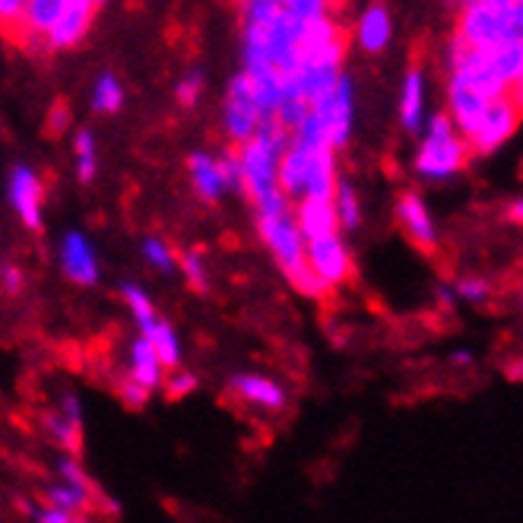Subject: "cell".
Listing matches in <instances>:
<instances>
[{
  "label": "cell",
  "instance_id": "obj_1",
  "mask_svg": "<svg viewBox=\"0 0 523 523\" xmlns=\"http://www.w3.org/2000/svg\"><path fill=\"white\" fill-rule=\"evenodd\" d=\"M523 39V7L492 10L482 0H466L460 20V45L473 51H495L498 45Z\"/></svg>",
  "mask_w": 523,
  "mask_h": 523
},
{
  "label": "cell",
  "instance_id": "obj_2",
  "mask_svg": "<svg viewBox=\"0 0 523 523\" xmlns=\"http://www.w3.org/2000/svg\"><path fill=\"white\" fill-rule=\"evenodd\" d=\"M466 159H470V146L457 134L447 115H438L428 124V134L416 153V175L425 181H447L457 172H463Z\"/></svg>",
  "mask_w": 523,
  "mask_h": 523
},
{
  "label": "cell",
  "instance_id": "obj_3",
  "mask_svg": "<svg viewBox=\"0 0 523 523\" xmlns=\"http://www.w3.org/2000/svg\"><path fill=\"white\" fill-rule=\"evenodd\" d=\"M451 80H460L463 86H470L476 96L485 102H495L508 96V83L501 80V73L495 70L492 58L485 51H473L466 45H454V73Z\"/></svg>",
  "mask_w": 523,
  "mask_h": 523
},
{
  "label": "cell",
  "instance_id": "obj_4",
  "mask_svg": "<svg viewBox=\"0 0 523 523\" xmlns=\"http://www.w3.org/2000/svg\"><path fill=\"white\" fill-rule=\"evenodd\" d=\"M257 232L286 276L305 264V238L298 232L292 213L289 216H257Z\"/></svg>",
  "mask_w": 523,
  "mask_h": 523
},
{
  "label": "cell",
  "instance_id": "obj_5",
  "mask_svg": "<svg viewBox=\"0 0 523 523\" xmlns=\"http://www.w3.org/2000/svg\"><path fill=\"white\" fill-rule=\"evenodd\" d=\"M517 118H520V99L504 96V99L489 102V108L482 111L479 124L473 127V134L466 137V146L479 156L495 153L501 143L511 140V134L517 130Z\"/></svg>",
  "mask_w": 523,
  "mask_h": 523
},
{
  "label": "cell",
  "instance_id": "obj_6",
  "mask_svg": "<svg viewBox=\"0 0 523 523\" xmlns=\"http://www.w3.org/2000/svg\"><path fill=\"white\" fill-rule=\"evenodd\" d=\"M305 260H308V267L314 270V276L321 279L327 289L343 286L346 279L352 276V254H349L340 232L305 241Z\"/></svg>",
  "mask_w": 523,
  "mask_h": 523
},
{
  "label": "cell",
  "instance_id": "obj_7",
  "mask_svg": "<svg viewBox=\"0 0 523 523\" xmlns=\"http://www.w3.org/2000/svg\"><path fill=\"white\" fill-rule=\"evenodd\" d=\"M311 111L324 127L327 146L343 149L349 143V134H352V83L346 77H340L333 92H327L321 102H314Z\"/></svg>",
  "mask_w": 523,
  "mask_h": 523
},
{
  "label": "cell",
  "instance_id": "obj_8",
  "mask_svg": "<svg viewBox=\"0 0 523 523\" xmlns=\"http://www.w3.org/2000/svg\"><path fill=\"white\" fill-rule=\"evenodd\" d=\"M58 264L64 270V276L70 283H77L83 289H92L99 283L102 276V264H99V254L96 245L83 235V232H67L58 245Z\"/></svg>",
  "mask_w": 523,
  "mask_h": 523
},
{
  "label": "cell",
  "instance_id": "obj_9",
  "mask_svg": "<svg viewBox=\"0 0 523 523\" xmlns=\"http://www.w3.org/2000/svg\"><path fill=\"white\" fill-rule=\"evenodd\" d=\"M7 200L16 210V216L23 219L26 229H42V213H45V188L39 175L29 165H16L7 178Z\"/></svg>",
  "mask_w": 523,
  "mask_h": 523
},
{
  "label": "cell",
  "instance_id": "obj_10",
  "mask_svg": "<svg viewBox=\"0 0 523 523\" xmlns=\"http://www.w3.org/2000/svg\"><path fill=\"white\" fill-rule=\"evenodd\" d=\"M226 134L232 143H248L254 134L260 121H264V115H260V108L251 96V86H248V77L245 73H238V77L232 80L229 86V99H226Z\"/></svg>",
  "mask_w": 523,
  "mask_h": 523
},
{
  "label": "cell",
  "instance_id": "obj_11",
  "mask_svg": "<svg viewBox=\"0 0 523 523\" xmlns=\"http://www.w3.org/2000/svg\"><path fill=\"white\" fill-rule=\"evenodd\" d=\"M397 222L403 226L406 238L413 241L416 248L422 251H435L438 248V229H435V219L428 213L425 200L413 191L400 194L397 200Z\"/></svg>",
  "mask_w": 523,
  "mask_h": 523
},
{
  "label": "cell",
  "instance_id": "obj_12",
  "mask_svg": "<svg viewBox=\"0 0 523 523\" xmlns=\"http://www.w3.org/2000/svg\"><path fill=\"white\" fill-rule=\"evenodd\" d=\"M92 13H96V0H67L61 16H58V23H54V29L48 32L45 45L54 48V51L77 45L86 35L89 23H92Z\"/></svg>",
  "mask_w": 523,
  "mask_h": 523
},
{
  "label": "cell",
  "instance_id": "obj_13",
  "mask_svg": "<svg viewBox=\"0 0 523 523\" xmlns=\"http://www.w3.org/2000/svg\"><path fill=\"white\" fill-rule=\"evenodd\" d=\"M229 390L245 403H251L257 409H267V413H279V409H286V390L279 387L276 381L264 378V375H232Z\"/></svg>",
  "mask_w": 523,
  "mask_h": 523
},
{
  "label": "cell",
  "instance_id": "obj_14",
  "mask_svg": "<svg viewBox=\"0 0 523 523\" xmlns=\"http://www.w3.org/2000/svg\"><path fill=\"white\" fill-rule=\"evenodd\" d=\"M127 378L140 384L143 390H159L162 381H165V368L156 356V349L149 346L146 336H137L134 343H130V356H127Z\"/></svg>",
  "mask_w": 523,
  "mask_h": 523
},
{
  "label": "cell",
  "instance_id": "obj_15",
  "mask_svg": "<svg viewBox=\"0 0 523 523\" xmlns=\"http://www.w3.org/2000/svg\"><path fill=\"white\" fill-rule=\"evenodd\" d=\"M292 219H295V226H298V232H302L305 241L340 232V226H336V213H333V200H311V197L298 200Z\"/></svg>",
  "mask_w": 523,
  "mask_h": 523
},
{
  "label": "cell",
  "instance_id": "obj_16",
  "mask_svg": "<svg viewBox=\"0 0 523 523\" xmlns=\"http://www.w3.org/2000/svg\"><path fill=\"white\" fill-rule=\"evenodd\" d=\"M340 178H336V159L333 149H314L308 156V181H305V200H333V191Z\"/></svg>",
  "mask_w": 523,
  "mask_h": 523
},
{
  "label": "cell",
  "instance_id": "obj_17",
  "mask_svg": "<svg viewBox=\"0 0 523 523\" xmlns=\"http://www.w3.org/2000/svg\"><path fill=\"white\" fill-rule=\"evenodd\" d=\"M67 0H26L23 10V45L45 42L48 32L58 23Z\"/></svg>",
  "mask_w": 523,
  "mask_h": 523
},
{
  "label": "cell",
  "instance_id": "obj_18",
  "mask_svg": "<svg viewBox=\"0 0 523 523\" xmlns=\"http://www.w3.org/2000/svg\"><path fill=\"white\" fill-rule=\"evenodd\" d=\"M485 108H489V102L476 96L470 86H463L460 80H451V124L460 127L463 140L473 134V127L479 124Z\"/></svg>",
  "mask_w": 523,
  "mask_h": 523
},
{
  "label": "cell",
  "instance_id": "obj_19",
  "mask_svg": "<svg viewBox=\"0 0 523 523\" xmlns=\"http://www.w3.org/2000/svg\"><path fill=\"white\" fill-rule=\"evenodd\" d=\"M45 501L51 508L86 514L96 504V489H92V482H54L45 489Z\"/></svg>",
  "mask_w": 523,
  "mask_h": 523
},
{
  "label": "cell",
  "instance_id": "obj_20",
  "mask_svg": "<svg viewBox=\"0 0 523 523\" xmlns=\"http://www.w3.org/2000/svg\"><path fill=\"white\" fill-rule=\"evenodd\" d=\"M390 42V13L384 4H371L359 20V45L368 54L384 51Z\"/></svg>",
  "mask_w": 523,
  "mask_h": 523
},
{
  "label": "cell",
  "instance_id": "obj_21",
  "mask_svg": "<svg viewBox=\"0 0 523 523\" xmlns=\"http://www.w3.org/2000/svg\"><path fill=\"white\" fill-rule=\"evenodd\" d=\"M188 172H191V184L194 191L207 200V203H216L222 194H226V188H222V178H219V165L213 156L207 153H194L188 159Z\"/></svg>",
  "mask_w": 523,
  "mask_h": 523
},
{
  "label": "cell",
  "instance_id": "obj_22",
  "mask_svg": "<svg viewBox=\"0 0 523 523\" xmlns=\"http://www.w3.org/2000/svg\"><path fill=\"white\" fill-rule=\"evenodd\" d=\"M146 340H149V346L156 349V356H159V362H162V368L165 371H178L181 368V359H184V346H181V336H178V330L168 324V321H156V327L149 330V333H143Z\"/></svg>",
  "mask_w": 523,
  "mask_h": 523
},
{
  "label": "cell",
  "instance_id": "obj_23",
  "mask_svg": "<svg viewBox=\"0 0 523 523\" xmlns=\"http://www.w3.org/2000/svg\"><path fill=\"white\" fill-rule=\"evenodd\" d=\"M400 118L406 130H419L425 121V83L422 70H409L403 83V99H400Z\"/></svg>",
  "mask_w": 523,
  "mask_h": 523
},
{
  "label": "cell",
  "instance_id": "obj_24",
  "mask_svg": "<svg viewBox=\"0 0 523 523\" xmlns=\"http://www.w3.org/2000/svg\"><path fill=\"white\" fill-rule=\"evenodd\" d=\"M121 298H124V305H127L130 317H134V324L140 327V336L156 327L159 314H156V305H153V295H146L143 286H137V283H121Z\"/></svg>",
  "mask_w": 523,
  "mask_h": 523
},
{
  "label": "cell",
  "instance_id": "obj_25",
  "mask_svg": "<svg viewBox=\"0 0 523 523\" xmlns=\"http://www.w3.org/2000/svg\"><path fill=\"white\" fill-rule=\"evenodd\" d=\"M42 422H45V432H48V438L54 444L64 447V451H70V454H80V447H83V425L64 419L58 409H54V413H45Z\"/></svg>",
  "mask_w": 523,
  "mask_h": 523
},
{
  "label": "cell",
  "instance_id": "obj_26",
  "mask_svg": "<svg viewBox=\"0 0 523 523\" xmlns=\"http://www.w3.org/2000/svg\"><path fill=\"white\" fill-rule=\"evenodd\" d=\"M333 213H336V226L346 232H356L362 226V203L359 194L349 188V184H336L333 191Z\"/></svg>",
  "mask_w": 523,
  "mask_h": 523
},
{
  "label": "cell",
  "instance_id": "obj_27",
  "mask_svg": "<svg viewBox=\"0 0 523 523\" xmlns=\"http://www.w3.org/2000/svg\"><path fill=\"white\" fill-rule=\"evenodd\" d=\"M178 270H181L184 279H188V286L194 292H207L210 289V270H207V257H203V251H197V248L184 251L178 257Z\"/></svg>",
  "mask_w": 523,
  "mask_h": 523
},
{
  "label": "cell",
  "instance_id": "obj_28",
  "mask_svg": "<svg viewBox=\"0 0 523 523\" xmlns=\"http://www.w3.org/2000/svg\"><path fill=\"white\" fill-rule=\"evenodd\" d=\"M73 149H77V178L83 184H89L99 172V156H96V137L89 130H80L77 140H73Z\"/></svg>",
  "mask_w": 523,
  "mask_h": 523
},
{
  "label": "cell",
  "instance_id": "obj_29",
  "mask_svg": "<svg viewBox=\"0 0 523 523\" xmlns=\"http://www.w3.org/2000/svg\"><path fill=\"white\" fill-rule=\"evenodd\" d=\"M140 251H143V260H146V264L153 267L156 273H162V276L175 273V267H178V257H175V251L168 248L162 238H143Z\"/></svg>",
  "mask_w": 523,
  "mask_h": 523
},
{
  "label": "cell",
  "instance_id": "obj_30",
  "mask_svg": "<svg viewBox=\"0 0 523 523\" xmlns=\"http://www.w3.org/2000/svg\"><path fill=\"white\" fill-rule=\"evenodd\" d=\"M124 105V89L115 77H99L96 83V92H92V108L102 111V115H111V111H118Z\"/></svg>",
  "mask_w": 523,
  "mask_h": 523
},
{
  "label": "cell",
  "instance_id": "obj_31",
  "mask_svg": "<svg viewBox=\"0 0 523 523\" xmlns=\"http://www.w3.org/2000/svg\"><path fill=\"white\" fill-rule=\"evenodd\" d=\"M279 10H283V4H279V0H241V13H245V29L267 26Z\"/></svg>",
  "mask_w": 523,
  "mask_h": 523
},
{
  "label": "cell",
  "instance_id": "obj_32",
  "mask_svg": "<svg viewBox=\"0 0 523 523\" xmlns=\"http://www.w3.org/2000/svg\"><path fill=\"white\" fill-rule=\"evenodd\" d=\"M23 10L26 0H0V29L16 42H23Z\"/></svg>",
  "mask_w": 523,
  "mask_h": 523
},
{
  "label": "cell",
  "instance_id": "obj_33",
  "mask_svg": "<svg viewBox=\"0 0 523 523\" xmlns=\"http://www.w3.org/2000/svg\"><path fill=\"white\" fill-rule=\"evenodd\" d=\"M454 295H457V302H470V305H482L485 298L492 295V286L485 283L482 276H463L457 279V286H454Z\"/></svg>",
  "mask_w": 523,
  "mask_h": 523
},
{
  "label": "cell",
  "instance_id": "obj_34",
  "mask_svg": "<svg viewBox=\"0 0 523 523\" xmlns=\"http://www.w3.org/2000/svg\"><path fill=\"white\" fill-rule=\"evenodd\" d=\"M26 514H29L32 523H92L86 514L61 511V508H51V504H45V508H35V504L26 501Z\"/></svg>",
  "mask_w": 523,
  "mask_h": 523
},
{
  "label": "cell",
  "instance_id": "obj_35",
  "mask_svg": "<svg viewBox=\"0 0 523 523\" xmlns=\"http://www.w3.org/2000/svg\"><path fill=\"white\" fill-rule=\"evenodd\" d=\"M165 384V394H168V400H184V397H191L194 390H197V375L194 371H172V378L168 381H162Z\"/></svg>",
  "mask_w": 523,
  "mask_h": 523
},
{
  "label": "cell",
  "instance_id": "obj_36",
  "mask_svg": "<svg viewBox=\"0 0 523 523\" xmlns=\"http://www.w3.org/2000/svg\"><path fill=\"white\" fill-rule=\"evenodd\" d=\"M216 165H219L222 188L241 194V168H238V156H235V153H226V156H219V159H216Z\"/></svg>",
  "mask_w": 523,
  "mask_h": 523
},
{
  "label": "cell",
  "instance_id": "obj_37",
  "mask_svg": "<svg viewBox=\"0 0 523 523\" xmlns=\"http://www.w3.org/2000/svg\"><path fill=\"white\" fill-rule=\"evenodd\" d=\"M26 289V273L16 267V264H7L0 270V292L4 295H20Z\"/></svg>",
  "mask_w": 523,
  "mask_h": 523
},
{
  "label": "cell",
  "instance_id": "obj_38",
  "mask_svg": "<svg viewBox=\"0 0 523 523\" xmlns=\"http://www.w3.org/2000/svg\"><path fill=\"white\" fill-rule=\"evenodd\" d=\"M200 89H203V77L194 70V73H188V77L178 83V102L191 108L197 102V96H200Z\"/></svg>",
  "mask_w": 523,
  "mask_h": 523
},
{
  "label": "cell",
  "instance_id": "obj_39",
  "mask_svg": "<svg viewBox=\"0 0 523 523\" xmlns=\"http://www.w3.org/2000/svg\"><path fill=\"white\" fill-rule=\"evenodd\" d=\"M58 413H61L64 419H70V422L83 425V403H80L77 394H70V390H64V394H61V400H58Z\"/></svg>",
  "mask_w": 523,
  "mask_h": 523
},
{
  "label": "cell",
  "instance_id": "obj_40",
  "mask_svg": "<svg viewBox=\"0 0 523 523\" xmlns=\"http://www.w3.org/2000/svg\"><path fill=\"white\" fill-rule=\"evenodd\" d=\"M58 473H61V482H89L83 463L77 457H61L58 460Z\"/></svg>",
  "mask_w": 523,
  "mask_h": 523
},
{
  "label": "cell",
  "instance_id": "obj_41",
  "mask_svg": "<svg viewBox=\"0 0 523 523\" xmlns=\"http://www.w3.org/2000/svg\"><path fill=\"white\" fill-rule=\"evenodd\" d=\"M121 400L130 406V409H140V406H146V400H149V390H143L140 384H134V381H124L121 384Z\"/></svg>",
  "mask_w": 523,
  "mask_h": 523
},
{
  "label": "cell",
  "instance_id": "obj_42",
  "mask_svg": "<svg viewBox=\"0 0 523 523\" xmlns=\"http://www.w3.org/2000/svg\"><path fill=\"white\" fill-rule=\"evenodd\" d=\"M435 295H438V302H441L444 308H454V305H457L454 286H438V289H435Z\"/></svg>",
  "mask_w": 523,
  "mask_h": 523
},
{
  "label": "cell",
  "instance_id": "obj_43",
  "mask_svg": "<svg viewBox=\"0 0 523 523\" xmlns=\"http://www.w3.org/2000/svg\"><path fill=\"white\" fill-rule=\"evenodd\" d=\"M451 362H454V365H460V368H470V365H473L476 359H473V352H466V349H457V352H454V356H451Z\"/></svg>",
  "mask_w": 523,
  "mask_h": 523
},
{
  "label": "cell",
  "instance_id": "obj_44",
  "mask_svg": "<svg viewBox=\"0 0 523 523\" xmlns=\"http://www.w3.org/2000/svg\"><path fill=\"white\" fill-rule=\"evenodd\" d=\"M64 124H67V111L58 108V111H54V118H51V127H54V130H61Z\"/></svg>",
  "mask_w": 523,
  "mask_h": 523
},
{
  "label": "cell",
  "instance_id": "obj_45",
  "mask_svg": "<svg viewBox=\"0 0 523 523\" xmlns=\"http://www.w3.org/2000/svg\"><path fill=\"white\" fill-rule=\"evenodd\" d=\"M520 219H523V203H520V200H514V203H511V222L517 226Z\"/></svg>",
  "mask_w": 523,
  "mask_h": 523
},
{
  "label": "cell",
  "instance_id": "obj_46",
  "mask_svg": "<svg viewBox=\"0 0 523 523\" xmlns=\"http://www.w3.org/2000/svg\"><path fill=\"white\" fill-rule=\"evenodd\" d=\"M324 4H327V7H330V4H333V7H340V4H343V0H324Z\"/></svg>",
  "mask_w": 523,
  "mask_h": 523
},
{
  "label": "cell",
  "instance_id": "obj_47",
  "mask_svg": "<svg viewBox=\"0 0 523 523\" xmlns=\"http://www.w3.org/2000/svg\"><path fill=\"white\" fill-rule=\"evenodd\" d=\"M279 4H283V7H286V4H289V0H279Z\"/></svg>",
  "mask_w": 523,
  "mask_h": 523
}]
</instances>
